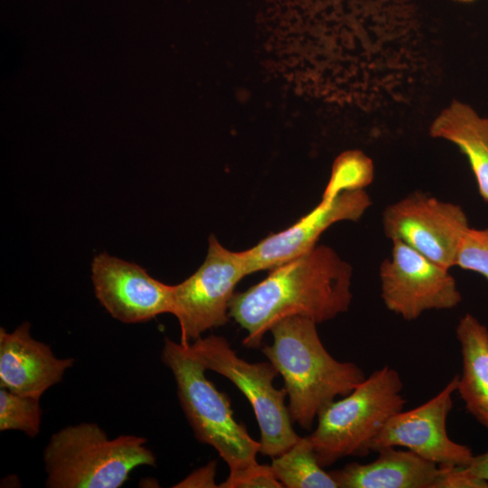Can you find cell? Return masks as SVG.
Listing matches in <instances>:
<instances>
[{
	"instance_id": "obj_10",
	"label": "cell",
	"mask_w": 488,
	"mask_h": 488,
	"mask_svg": "<svg viewBox=\"0 0 488 488\" xmlns=\"http://www.w3.org/2000/svg\"><path fill=\"white\" fill-rule=\"evenodd\" d=\"M458 377L455 375L441 391L422 405L393 415L371 441L370 450L404 447L438 466H468L474 455L472 450L452 440L446 431Z\"/></svg>"
},
{
	"instance_id": "obj_8",
	"label": "cell",
	"mask_w": 488,
	"mask_h": 488,
	"mask_svg": "<svg viewBox=\"0 0 488 488\" xmlns=\"http://www.w3.org/2000/svg\"><path fill=\"white\" fill-rule=\"evenodd\" d=\"M385 236L401 241L435 263L455 267L462 239L470 228L464 209L423 192H414L382 212Z\"/></svg>"
},
{
	"instance_id": "obj_12",
	"label": "cell",
	"mask_w": 488,
	"mask_h": 488,
	"mask_svg": "<svg viewBox=\"0 0 488 488\" xmlns=\"http://www.w3.org/2000/svg\"><path fill=\"white\" fill-rule=\"evenodd\" d=\"M371 205L365 190L343 192L320 202L296 223L270 234L252 248L243 250L248 275L273 269L313 249L331 225L343 221H359Z\"/></svg>"
},
{
	"instance_id": "obj_23",
	"label": "cell",
	"mask_w": 488,
	"mask_h": 488,
	"mask_svg": "<svg viewBox=\"0 0 488 488\" xmlns=\"http://www.w3.org/2000/svg\"><path fill=\"white\" fill-rule=\"evenodd\" d=\"M216 465V461L210 462L183 479L175 487H219L215 483Z\"/></svg>"
},
{
	"instance_id": "obj_7",
	"label": "cell",
	"mask_w": 488,
	"mask_h": 488,
	"mask_svg": "<svg viewBox=\"0 0 488 488\" xmlns=\"http://www.w3.org/2000/svg\"><path fill=\"white\" fill-rule=\"evenodd\" d=\"M246 276L243 252L226 249L211 235L203 263L192 276L172 286L171 314L179 322L182 343L195 341L205 331L228 323L234 289Z\"/></svg>"
},
{
	"instance_id": "obj_13",
	"label": "cell",
	"mask_w": 488,
	"mask_h": 488,
	"mask_svg": "<svg viewBox=\"0 0 488 488\" xmlns=\"http://www.w3.org/2000/svg\"><path fill=\"white\" fill-rule=\"evenodd\" d=\"M30 327L24 322L11 333L0 328V387L41 398L62 380L74 360L57 358L49 345L31 336Z\"/></svg>"
},
{
	"instance_id": "obj_20",
	"label": "cell",
	"mask_w": 488,
	"mask_h": 488,
	"mask_svg": "<svg viewBox=\"0 0 488 488\" xmlns=\"http://www.w3.org/2000/svg\"><path fill=\"white\" fill-rule=\"evenodd\" d=\"M455 267L475 272L488 281V228H469L460 243Z\"/></svg>"
},
{
	"instance_id": "obj_6",
	"label": "cell",
	"mask_w": 488,
	"mask_h": 488,
	"mask_svg": "<svg viewBox=\"0 0 488 488\" xmlns=\"http://www.w3.org/2000/svg\"><path fill=\"white\" fill-rule=\"evenodd\" d=\"M189 349L206 370L229 379L247 398L260 429L263 455L276 457L299 439L285 404L286 390L273 385L278 372L270 361L249 362L237 355L224 337L214 334L196 339Z\"/></svg>"
},
{
	"instance_id": "obj_14",
	"label": "cell",
	"mask_w": 488,
	"mask_h": 488,
	"mask_svg": "<svg viewBox=\"0 0 488 488\" xmlns=\"http://www.w3.org/2000/svg\"><path fill=\"white\" fill-rule=\"evenodd\" d=\"M368 463L330 472L339 488H433L439 466L410 450L389 446Z\"/></svg>"
},
{
	"instance_id": "obj_25",
	"label": "cell",
	"mask_w": 488,
	"mask_h": 488,
	"mask_svg": "<svg viewBox=\"0 0 488 488\" xmlns=\"http://www.w3.org/2000/svg\"><path fill=\"white\" fill-rule=\"evenodd\" d=\"M453 1L460 2V3H470V2H473L474 0H453Z\"/></svg>"
},
{
	"instance_id": "obj_17",
	"label": "cell",
	"mask_w": 488,
	"mask_h": 488,
	"mask_svg": "<svg viewBox=\"0 0 488 488\" xmlns=\"http://www.w3.org/2000/svg\"><path fill=\"white\" fill-rule=\"evenodd\" d=\"M276 478L286 488H339L319 464L308 436L299 439L270 465Z\"/></svg>"
},
{
	"instance_id": "obj_21",
	"label": "cell",
	"mask_w": 488,
	"mask_h": 488,
	"mask_svg": "<svg viewBox=\"0 0 488 488\" xmlns=\"http://www.w3.org/2000/svg\"><path fill=\"white\" fill-rule=\"evenodd\" d=\"M221 488H280L281 483L276 478L271 465H259L230 473Z\"/></svg>"
},
{
	"instance_id": "obj_2",
	"label": "cell",
	"mask_w": 488,
	"mask_h": 488,
	"mask_svg": "<svg viewBox=\"0 0 488 488\" xmlns=\"http://www.w3.org/2000/svg\"><path fill=\"white\" fill-rule=\"evenodd\" d=\"M316 324L300 315L283 318L269 330L272 344L262 347L284 379L292 421L304 429L310 428L336 398L346 396L366 378L355 363L339 361L326 351Z\"/></svg>"
},
{
	"instance_id": "obj_19",
	"label": "cell",
	"mask_w": 488,
	"mask_h": 488,
	"mask_svg": "<svg viewBox=\"0 0 488 488\" xmlns=\"http://www.w3.org/2000/svg\"><path fill=\"white\" fill-rule=\"evenodd\" d=\"M40 399L0 389V431L19 430L31 438L41 431Z\"/></svg>"
},
{
	"instance_id": "obj_5",
	"label": "cell",
	"mask_w": 488,
	"mask_h": 488,
	"mask_svg": "<svg viewBox=\"0 0 488 488\" xmlns=\"http://www.w3.org/2000/svg\"><path fill=\"white\" fill-rule=\"evenodd\" d=\"M402 389L398 371L384 366L325 407L317 417L316 428L307 436L319 464L325 467L346 456L367 455L387 421L403 410Z\"/></svg>"
},
{
	"instance_id": "obj_24",
	"label": "cell",
	"mask_w": 488,
	"mask_h": 488,
	"mask_svg": "<svg viewBox=\"0 0 488 488\" xmlns=\"http://www.w3.org/2000/svg\"><path fill=\"white\" fill-rule=\"evenodd\" d=\"M467 468L473 474L488 482V450L474 455Z\"/></svg>"
},
{
	"instance_id": "obj_1",
	"label": "cell",
	"mask_w": 488,
	"mask_h": 488,
	"mask_svg": "<svg viewBox=\"0 0 488 488\" xmlns=\"http://www.w3.org/2000/svg\"><path fill=\"white\" fill-rule=\"evenodd\" d=\"M352 267L330 247L309 252L271 269L266 278L234 293L229 315L244 330L243 344L260 346L279 320L300 315L316 324L346 312L352 301Z\"/></svg>"
},
{
	"instance_id": "obj_9",
	"label": "cell",
	"mask_w": 488,
	"mask_h": 488,
	"mask_svg": "<svg viewBox=\"0 0 488 488\" xmlns=\"http://www.w3.org/2000/svg\"><path fill=\"white\" fill-rule=\"evenodd\" d=\"M380 280L385 306L408 321L426 311L452 309L462 300L448 268L399 240L380 267Z\"/></svg>"
},
{
	"instance_id": "obj_15",
	"label": "cell",
	"mask_w": 488,
	"mask_h": 488,
	"mask_svg": "<svg viewBox=\"0 0 488 488\" xmlns=\"http://www.w3.org/2000/svg\"><path fill=\"white\" fill-rule=\"evenodd\" d=\"M429 134L453 143L465 155L479 195L488 202V117L454 100L433 120Z\"/></svg>"
},
{
	"instance_id": "obj_22",
	"label": "cell",
	"mask_w": 488,
	"mask_h": 488,
	"mask_svg": "<svg viewBox=\"0 0 488 488\" xmlns=\"http://www.w3.org/2000/svg\"><path fill=\"white\" fill-rule=\"evenodd\" d=\"M433 488H488V482L473 474L467 466H439Z\"/></svg>"
},
{
	"instance_id": "obj_18",
	"label": "cell",
	"mask_w": 488,
	"mask_h": 488,
	"mask_svg": "<svg viewBox=\"0 0 488 488\" xmlns=\"http://www.w3.org/2000/svg\"><path fill=\"white\" fill-rule=\"evenodd\" d=\"M373 179L372 160L360 150H347L335 158L322 199L331 200L343 192L364 190Z\"/></svg>"
},
{
	"instance_id": "obj_16",
	"label": "cell",
	"mask_w": 488,
	"mask_h": 488,
	"mask_svg": "<svg viewBox=\"0 0 488 488\" xmlns=\"http://www.w3.org/2000/svg\"><path fill=\"white\" fill-rule=\"evenodd\" d=\"M462 356L456 391L467 411L488 429V328L471 314L455 329Z\"/></svg>"
},
{
	"instance_id": "obj_11",
	"label": "cell",
	"mask_w": 488,
	"mask_h": 488,
	"mask_svg": "<svg viewBox=\"0 0 488 488\" xmlns=\"http://www.w3.org/2000/svg\"><path fill=\"white\" fill-rule=\"evenodd\" d=\"M97 299L108 314L124 324L147 322L170 313L172 286L154 277L139 265L102 252L91 262Z\"/></svg>"
},
{
	"instance_id": "obj_3",
	"label": "cell",
	"mask_w": 488,
	"mask_h": 488,
	"mask_svg": "<svg viewBox=\"0 0 488 488\" xmlns=\"http://www.w3.org/2000/svg\"><path fill=\"white\" fill-rule=\"evenodd\" d=\"M146 439L122 435L109 439L95 423L67 426L54 433L43 451L48 488H118L142 465L155 466Z\"/></svg>"
},
{
	"instance_id": "obj_4",
	"label": "cell",
	"mask_w": 488,
	"mask_h": 488,
	"mask_svg": "<svg viewBox=\"0 0 488 488\" xmlns=\"http://www.w3.org/2000/svg\"><path fill=\"white\" fill-rule=\"evenodd\" d=\"M162 361L173 372L181 407L197 440L215 448L230 473L258 464L260 443L236 421L230 399L205 377L206 368L189 343L165 338Z\"/></svg>"
}]
</instances>
